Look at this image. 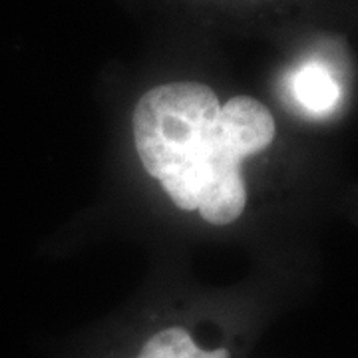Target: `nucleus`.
Returning a JSON list of instances; mask_svg holds the SVG:
<instances>
[{
	"mask_svg": "<svg viewBox=\"0 0 358 358\" xmlns=\"http://www.w3.org/2000/svg\"><path fill=\"white\" fill-rule=\"evenodd\" d=\"M296 102L313 114H327L341 100V88L333 74L320 64H307L293 76Z\"/></svg>",
	"mask_w": 358,
	"mask_h": 358,
	"instance_id": "obj_2",
	"label": "nucleus"
},
{
	"mask_svg": "<svg viewBox=\"0 0 358 358\" xmlns=\"http://www.w3.org/2000/svg\"><path fill=\"white\" fill-rule=\"evenodd\" d=\"M136 358H231L227 348H201L181 327H169L150 336Z\"/></svg>",
	"mask_w": 358,
	"mask_h": 358,
	"instance_id": "obj_3",
	"label": "nucleus"
},
{
	"mask_svg": "<svg viewBox=\"0 0 358 358\" xmlns=\"http://www.w3.org/2000/svg\"><path fill=\"white\" fill-rule=\"evenodd\" d=\"M134 141L141 166L183 211L213 225L243 213L247 187L241 162L267 150L275 120L255 98L225 106L197 82H173L141 96L134 112Z\"/></svg>",
	"mask_w": 358,
	"mask_h": 358,
	"instance_id": "obj_1",
	"label": "nucleus"
}]
</instances>
